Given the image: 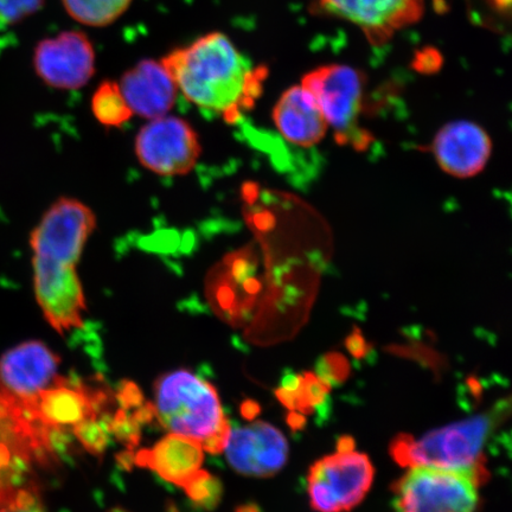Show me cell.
Segmentation results:
<instances>
[{
	"mask_svg": "<svg viewBox=\"0 0 512 512\" xmlns=\"http://www.w3.org/2000/svg\"><path fill=\"white\" fill-rule=\"evenodd\" d=\"M94 228L91 209L63 198L43 215L30 236L37 303L60 334L83 326L86 300L76 266Z\"/></svg>",
	"mask_w": 512,
	"mask_h": 512,
	"instance_id": "6da1fadb",
	"label": "cell"
},
{
	"mask_svg": "<svg viewBox=\"0 0 512 512\" xmlns=\"http://www.w3.org/2000/svg\"><path fill=\"white\" fill-rule=\"evenodd\" d=\"M118 85L132 113L146 119L164 117L177 99L176 83L160 61H140Z\"/></svg>",
	"mask_w": 512,
	"mask_h": 512,
	"instance_id": "5bb4252c",
	"label": "cell"
},
{
	"mask_svg": "<svg viewBox=\"0 0 512 512\" xmlns=\"http://www.w3.org/2000/svg\"><path fill=\"white\" fill-rule=\"evenodd\" d=\"M320 380L328 383L329 386L341 384L350 375V364L344 356L331 352L325 355L317 364V374Z\"/></svg>",
	"mask_w": 512,
	"mask_h": 512,
	"instance_id": "d4e9b609",
	"label": "cell"
},
{
	"mask_svg": "<svg viewBox=\"0 0 512 512\" xmlns=\"http://www.w3.org/2000/svg\"><path fill=\"white\" fill-rule=\"evenodd\" d=\"M485 480L472 472L414 466L393 485L398 512H476Z\"/></svg>",
	"mask_w": 512,
	"mask_h": 512,
	"instance_id": "8992f818",
	"label": "cell"
},
{
	"mask_svg": "<svg viewBox=\"0 0 512 512\" xmlns=\"http://www.w3.org/2000/svg\"><path fill=\"white\" fill-rule=\"evenodd\" d=\"M288 425H290L294 430H298V428H303L305 425V415L293 412L288 415Z\"/></svg>",
	"mask_w": 512,
	"mask_h": 512,
	"instance_id": "f1b7e54d",
	"label": "cell"
},
{
	"mask_svg": "<svg viewBox=\"0 0 512 512\" xmlns=\"http://www.w3.org/2000/svg\"><path fill=\"white\" fill-rule=\"evenodd\" d=\"M0 512H47L30 489H0Z\"/></svg>",
	"mask_w": 512,
	"mask_h": 512,
	"instance_id": "603a6c76",
	"label": "cell"
},
{
	"mask_svg": "<svg viewBox=\"0 0 512 512\" xmlns=\"http://www.w3.org/2000/svg\"><path fill=\"white\" fill-rule=\"evenodd\" d=\"M347 348L351 352V355L356 358H363L369 352L367 342L364 341V338L360 334H357V332L349 337Z\"/></svg>",
	"mask_w": 512,
	"mask_h": 512,
	"instance_id": "4316f807",
	"label": "cell"
},
{
	"mask_svg": "<svg viewBox=\"0 0 512 512\" xmlns=\"http://www.w3.org/2000/svg\"><path fill=\"white\" fill-rule=\"evenodd\" d=\"M95 118L105 126L120 127L132 118V111L121 94L118 82L106 81L96 89L92 99Z\"/></svg>",
	"mask_w": 512,
	"mask_h": 512,
	"instance_id": "ffe728a7",
	"label": "cell"
},
{
	"mask_svg": "<svg viewBox=\"0 0 512 512\" xmlns=\"http://www.w3.org/2000/svg\"><path fill=\"white\" fill-rule=\"evenodd\" d=\"M32 63L38 78L46 85L75 91L92 80L96 54L85 32L67 30L38 42Z\"/></svg>",
	"mask_w": 512,
	"mask_h": 512,
	"instance_id": "30bf717a",
	"label": "cell"
},
{
	"mask_svg": "<svg viewBox=\"0 0 512 512\" xmlns=\"http://www.w3.org/2000/svg\"><path fill=\"white\" fill-rule=\"evenodd\" d=\"M313 14L342 19L363 32L371 46L381 47L399 31L425 16V0H315Z\"/></svg>",
	"mask_w": 512,
	"mask_h": 512,
	"instance_id": "ba28073f",
	"label": "cell"
},
{
	"mask_svg": "<svg viewBox=\"0 0 512 512\" xmlns=\"http://www.w3.org/2000/svg\"><path fill=\"white\" fill-rule=\"evenodd\" d=\"M510 411L509 401L473 418L440 428L416 440L399 435L390 444V454L402 466H428L466 471L488 480L484 447Z\"/></svg>",
	"mask_w": 512,
	"mask_h": 512,
	"instance_id": "277c9868",
	"label": "cell"
},
{
	"mask_svg": "<svg viewBox=\"0 0 512 512\" xmlns=\"http://www.w3.org/2000/svg\"><path fill=\"white\" fill-rule=\"evenodd\" d=\"M432 151L446 174L471 178L488 164L492 142L483 127L470 121H456L441 128L433 140Z\"/></svg>",
	"mask_w": 512,
	"mask_h": 512,
	"instance_id": "4fadbf2b",
	"label": "cell"
},
{
	"mask_svg": "<svg viewBox=\"0 0 512 512\" xmlns=\"http://www.w3.org/2000/svg\"><path fill=\"white\" fill-rule=\"evenodd\" d=\"M375 470L367 454L337 451L319 459L307 476V494L317 512H348L360 504L373 484Z\"/></svg>",
	"mask_w": 512,
	"mask_h": 512,
	"instance_id": "52a82bcc",
	"label": "cell"
},
{
	"mask_svg": "<svg viewBox=\"0 0 512 512\" xmlns=\"http://www.w3.org/2000/svg\"><path fill=\"white\" fill-rule=\"evenodd\" d=\"M110 431L128 447L137 446L140 439L139 420L136 416H128L124 409H121L108 425Z\"/></svg>",
	"mask_w": 512,
	"mask_h": 512,
	"instance_id": "484cf974",
	"label": "cell"
},
{
	"mask_svg": "<svg viewBox=\"0 0 512 512\" xmlns=\"http://www.w3.org/2000/svg\"><path fill=\"white\" fill-rule=\"evenodd\" d=\"M203 460L204 450L198 441L172 433L134 458L137 465L149 467L166 482L181 488L201 470Z\"/></svg>",
	"mask_w": 512,
	"mask_h": 512,
	"instance_id": "e0dca14e",
	"label": "cell"
},
{
	"mask_svg": "<svg viewBox=\"0 0 512 512\" xmlns=\"http://www.w3.org/2000/svg\"><path fill=\"white\" fill-rule=\"evenodd\" d=\"M136 153L147 170L160 176H179L195 168L201 145L187 121L164 115L140 130Z\"/></svg>",
	"mask_w": 512,
	"mask_h": 512,
	"instance_id": "9c48e42d",
	"label": "cell"
},
{
	"mask_svg": "<svg viewBox=\"0 0 512 512\" xmlns=\"http://www.w3.org/2000/svg\"><path fill=\"white\" fill-rule=\"evenodd\" d=\"M67 15L88 28H105L131 8L133 0H61Z\"/></svg>",
	"mask_w": 512,
	"mask_h": 512,
	"instance_id": "d6986e66",
	"label": "cell"
},
{
	"mask_svg": "<svg viewBox=\"0 0 512 512\" xmlns=\"http://www.w3.org/2000/svg\"><path fill=\"white\" fill-rule=\"evenodd\" d=\"M110 512H128V511L125 509H121V508H114Z\"/></svg>",
	"mask_w": 512,
	"mask_h": 512,
	"instance_id": "d6a6232c",
	"label": "cell"
},
{
	"mask_svg": "<svg viewBox=\"0 0 512 512\" xmlns=\"http://www.w3.org/2000/svg\"><path fill=\"white\" fill-rule=\"evenodd\" d=\"M243 415L247 416L248 419H252L253 416L259 413L258 405L255 402L247 401L242 407Z\"/></svg>",
	"mask_w": 512,
	"mask_h": 512,
	"instance_id": "f546056e",
	"label": "cell"
},
{
	"mask_svg": "<svg viewBox=\"0 0 512 512\" xmlns=\"http://www.w3.org/2000/svg\"><path fill=\"white\" fill-rule=\"evenodd\" d=\"M230 466L241 475L270 477L283 469L288 444L278 428L264 421L230 432L224 448Z\"/></svg>",
	"mask_w": 512,
	"mask_h": 512,
	"instance_id": "8fae6325",
	"label": "cell"
},
{
	"mask_svg": "<svg viewBox=\"0 0 512 512\" xmlns=\"http://www.w3.org/2000/svg\"><path fill=\"white\" fill-rule=\"evenodd\" d=\"M238 512H260L259 508L254 504L243 505L238 509Z\"/></svg>",
	"mask_w": 512,
	"mask_h": 512,
	"instance_id": "1f68e13d",
	"label": "cell"
},
{
	"mask_svg": "<svg viewBox=\"0 0 512 512\" xmlns=\"http://www.w3.org/2000/svg\"><path fill=\"white\" fill-rule=\"evenodd\" d=\"M329 126L341 143H354L360 149L369 142L367 133L358 128L366 78L347 64H324L306 73L302 80Z\"/></svg>",
	"mask_w": 512,
	"mask_h": 512,
	"instance_id": "5b68a950",
	"label": "cell"
},
{
	"mask_svg": "<svg viewBox=\"0 0 512 512\" xmlns=\"http://www.w3.org/2000/svg\"><path fill=\"white\" fill-rule=\"evenodd\" d=\"M337 446L338 451H352L355 450V441L350 437H342Z\"/></svg>",
	"mask_w": 512,
	"mask_h": 512,
	"instance_id": "4dcf8cb0",
	"label": "cell"
},
{
	"mask_svg": "<svg viewBox=\"0 0 512 512\" xmlns=\"http://www.w3.org/2000/svg\"><path fill=\"white\" fill-rule=\"evenodd\" d=\"M46 0H0V24L15 25L37 14Z\"/></svg>",
	"mask_w": 512,
	"mask_h": 512,
	"instance_id": "cb8c5ba5",
	"label": "cell"
},
{
	"mask_svg": "<svg viewBox=\"0 0 512 512\" xmlns=\"http://www.w3.org/2000/svg\"><path fill=\"white\" fill-rule=\"evenodd\" d=\"M273 120L281 136L300 147L316 146L329 128L322 112L302 86H292L280 96Z\"/></svg>",
	"mask_w": 512,
	"mask_h": 512,
	"instance_id": "2e32d148",
	"label": "cell"
},
{
	"mask_svg": "<svg viewBox=\"0 0 512 512\" xmlns=\"http://www.w3.org/2000/svg\"><path fill=\"white\" fill-rule=\"evenodd\" d=\"M192 502L206 510H213L222 497V484L209 472L200 470L182 486Z\"/></svg>",
	"mask_w": 512,
	"mask_h": 512,
	"instance_id": "44dd1931",
	"label": "cell"
},
{
	"mask_svg": "<svg viewBox=\"0 0 512 512\" xmlns=\"http://www.w3.org/2000/svg\"><path fill=\"white\" fill-rule=\"evenodd\" d=\"M486 4L499 15H510L512 0H485Z\"/></svg>",
	"mask_w": 512,
	"mask_h": 512,
	"instance_id": "83f0119b",
	"label": "cell"
},
{
	"mask_svg": "<svg viewBox=\"0 0 512 512\" xmlns=\"http://www.w3.org/2000/svg\"><path fill=\"white\" fill-rule=\"evenodd\" d=\"M332 387L316 374H290L285 377L281 387L275 392L283 405L303 415H310L315 409L322 408Z\"/></svg>",
	"mask_w": 512,
	"mask_h": 512,
	"instance_id": "ac0fdd59",
	"label": "cell"
},
{
	"mask_svg": "<svg viewBox=\"0 0 512 512\" xmlns=\"http://www.w3.org/2000/svg\"><path fill=\"white\" fill-rule=\"evenodd\" d=\"M108 431H110V428L101 424L96 418L83 420L73 427L75 437L89 453L95 454V456L104 453L107 446Z\"/></svg>",
	"mask_w": 512,
	"mask_h": 512,
	"instance_id": "7402d4cb",
	"label": "cell"
},
{
	"mask_svg": "<svg viewBox=\"0 0 512 512\" xmlns=\"http://www.w3.org/2000/svg\"><path fill=\"white\" fill-rule=\"evenodd\" d=\"M160 62L178 91L201 110L235 123L254 105L267 76L223 32H208Z\"/></svg>",
	"mask_w": 512,
	"mask_h": 512,
	"instance_id": "7a4b0ae2",
	"label": "cell"
},
{
	"mask_svg": "<svg viewBox=\"0 0 512 512\" xmlns=\"http://www.w3.org/2000/svg\"><path fill=\"white\" fill-rule=\"evenodd\" d=\"M105 401L104 393H91L79 383L57 377L53 386L32 399V405L44 425L61 432L63 428L96 418Z\"/></svg>",
	"mask_w": 512,
	"mask_h": 512,
	"instance_id": "9a60e30c",
	"label": "cell"
},
{
	"mask_svg": "<svg viewBox=\"0 0 512 512\" xmlns=\"http://www.w3.org/2000/svg\"><path fill=\"white\" fill-rule=\"evenodd\" d=\"M60 357L42 342H25L3 355L0 360V389L17 399H35L53 386Z\"/></svg>",
	"mask_w": 512,
	"mask_h": 512,
	"instance_id": "7c38bea8",
	"label": "cell"
},
{
	"mask_svg": "<svg viewBox=\"0 0 512 512\" xmlns=\"http://www.w3.org/2000/svg\"><path fill=\"white\" fill-rule=\"evenodd\" d=\"M153 412L172 434L198 441L204 451L219 454L230 432L219 394L213 384L179 369L163 374L155 383Z\"/></svg>",
	"mask_w": 512,
	"mask_h": 512,
	"instance_id": "3957f363",
	"label": "cell"
}]
</instances>
